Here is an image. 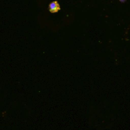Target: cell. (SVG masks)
<instances>
[{
	"mask_svg": "<svg viewBox=\"0 0 130 130\" xmlns=\"http://www.w3.org/2000/svg\"><path fill=\"white\" fill-rule=\"evenodd\" d=\"M60 9L61 8H60L58 2L56 1L52 2L48 6V10L51 13H56L59 10H60Z\"/></svg>",
	"mask_w": 130,
	"mask_h": 130,
	"instance_id": "cell-1",
	"label": "cell"
},
{
	"mask_svg": "<svg viewBox=\"0 0 130 130\" xmlns=\"http://www.w3.org/2000/svg\"><path fill=\"white\" fill-rule=\"evenodd\" d=\"M120 2H122V3H124V2H125L126 1V0H119Z\"/></svg>",
	"mask_w": 130,
	"mask_h": 130,
	"instance_id": "cell-2",
	"label": "cell"
}]
</instances>
